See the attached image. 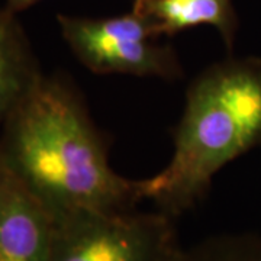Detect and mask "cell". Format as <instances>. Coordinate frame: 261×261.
<instances>
[{"label":"cell","instance_id":"30bf717a","mask_svg":"<svg viewBox=\"0 0 261 261\" xmlns=\"http://www.w3.org/2000/svg\"><path fill=\"white\" fill-rule=\"evenodd\" d=\"M145 0H134V8H137V6H140V5H142Z\"/></svg>","mask_w":261,"mask_h":261},{"label":"cell","instance_id":"5b68a950","mask_svg":"<svg viewBox=\"0 0 261 261\" xmlns=\"http://www.w3.org/2000/svg\"><path fill=\"white\" fill-rule=\"evenodd\" d=\"M57 219L0 157V261H51Z\"/></svg>","mask_w":261,"mask_h":261},{"label":"cell","instance_id":"6da1fadb","mask_svg":"<svg viewBox=\"0 0 261 261\" xmlns=\"http://www.w3.org/2000/svg\"><path fill=\"white\" fill-rule=\"evenodd\" d=\"M0 157L56 219L126 212L142 202L140 180L113 170L105 134L63 74L42 75L10 113L0 128Z\"/></svg>","mask_w":261,"mask_h":261},{"label":"cell","instance_id":"277c9868","mask_svg":"<svg viewBox=\"0 0 261 261\" xmlns=\"http://www.w3.org/2000/svg\"><path fill=\"white\" fill-rule=\"evenodd\" d=\"M61 37L79 63L94 74H129L178 80L183 77L176 49L159 42L144 13L134 10L111 18L57 15Z\"/></svg>","mask_w":261,"mask_h":261},{"label":"cell","instance_id":"3957f363","mask_svg":"<svg viewBox=\"0 0 261 261\" xmlns=\"http://www.w3.org/2000/svg\"><path fill=\"white\" fill-rule=\"evenodd\" d=\"M176 219L155 212H79L57 219L51 261H180Z\"/></svg>","mask_w":261,"mask_h":261},{"label":"cell","instance_id":"9c48e42d","mask_svg":"<svg viewBox=\"0 0 261 261\" xmlns=\"http://www.w3.org/2000/svg\"><path fill=\"white\" fill-rule=\"evenodd\" d=\"M39 2H41V0H6V5H5V6H6L10 12H13V13L18 15L19 12H23V10L29 9L31 6L37 5Z\"/></svg>","mask_w":261,"mask_h":261},{"label":"cell","instance_id":"52a82bcc","mask_svg":"<svg viewBox=\"0 0 261 261\" xmlns=\"http://www.w3.org/2000/svg\"><path fill=\"white\" fill-rule=\"evenodd\" d=\"M151 20L159 37H174L187 29L214 27L231 53L238 31L232 0H145L132 8Z\"/></svg>","mask_w":261,"mask_h":261},{"label":"cell","instance_id":"ba28073f","mask_svg":"<svg viewBox=\"0 0 261 261\" xmlns=\"http://www.w3.org/2000/svg\"><path fill=\"white\" fill-rule=\"evenodd\" d=\"M180 261H261V235H214L190 248H185Z\"/></svg>","mask_w":261,"mask_h":261},{"label":"cell","instance_id":"7a4b0ae2","mask_svg":"<svg viewBox=\"0 0 261 261\" xmlns=\"http://www.w3.org/2000/svg\"><path fill=\"white\" fill-rule=\"evenodd\" d=\"M173 145L167 166L140 187L142 200L176 219L205 199L219 170L261 147V57H231L196 75Z\"/></svg>","mask_w":261,"mask_h":261},{"label":"cell","instance_id":"8992f818","mask_svg":"<svg viewBox=\"0 0 261 261\" xmlns=\"http://www.w3.org/2000/svg\"><path fill=\"white\" fill-rule=\"evenodd\" d=\"M42 75L16 13L0 8V128Z\"/></svg>","mask_w":261,"mask_h":261}]
</instances>
